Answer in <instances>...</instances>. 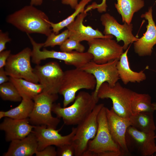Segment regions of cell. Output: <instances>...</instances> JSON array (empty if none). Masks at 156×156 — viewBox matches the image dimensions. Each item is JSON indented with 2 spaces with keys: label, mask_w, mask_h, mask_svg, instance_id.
Listing matches in <instances>:
<instances>
[{
  "label": "cell",
  "mask_w": 156,
  "mask_h": 156,
  "mask_svg": "<svg viewBox=\"0 0 156 156\" xmlns=\"http://www.w3.org/2000/svg\"><path fill=\"white\" fill-rule=\"evenodd\" d=\"M104 106L97 117L98 128L95 136L89 142L83 156H120L124 155L120 146L113 139L108 126Z\"/></svg>",
  "instance_id": "cell-3"
},
{
  "label": "cell",
  "mask_w": 156,
  "mask_h": 156,
  "mask_svg": "<svg viewBox=\"0 0 156 156\" xmlns=\"http://www.w3.org/2000/svg\"><path fill=\"white\" fill-rule=\"evenodd\" d=\"M11 40V39L9 37L8 33L6 32L3 33L1 30L0 31V52L5 49L6 44Z\"/></svg>",
  "instance_id": "cell-34"
},
{
  "label": "cell",
  "mask_w": 156,
  "mask_h": 156,
  "mask_svg": "<svg viewBox=\"0 0 156 156\" xmlns=\"http://www.w3.org/2000/svg\"><path fill=\"white\" fill-rule=\"evenodd\" d=\"M57 156H73L75 155V149L72 144L65 145L58 147Z\"/></svg>",
  "instance_id": "cell-31"
},
{
  "label": "cell",
  "mask_w": 156,
  "mask_h": 156,
  "mask_svg": "<svg viewBox=\"0 0 156 156\" xmlns=\"http://www.w3.org/2000/svg\"><path fill=\"white\" fill-rule=\"evenodd\" d=\"M34 71L43 86L42 92L50 94L58 93L64 71L57 62L52 61L42 66L36 65Z\"/></svg>",
  "instance_id": "cell-11"
},
{
  "label": "cell",
  "mask_w": 156,
  "mask_h": 156,
  "mask_svg": "<svg viewBox=\"0 0 156 156\" xmlns=\"http://www.w3.org/2000/svg\"><path fill=\"white\" fill-rule=\"evenodd\" d=\"M153 106L154 109L155 111L156 110V103H153Z\"/></svg>",
  "instance_id": "cell-39"
},
{
  "label": "cell",
  "mask_w": 156,
  "mask_h": 156,
  "mask_svg": "<svg viewBox=\"0 0 156 156\" xmlns=\"http://www.w3.org/2000/svg\"><path fill=\"white\" fill-rule=\"evenodd\" d=\"M10 50L3 51L0 52V68L5 65L7 61L11 54Z\"/></svg>",
  "instance_id": "cell-35"
},
{
  "label": "cell",
  "mask_w": 156,
  "mask_h": 156,
  "mask_svg": "<svg viewBox=\"0 0 156 156\" xmlns=\"http://www.w3.org/2000/svg\"><path fill=\"white\" fill-rule=\"evenodd\" d=\"M129 47L130 46L122 53L117 64L120 78L125 85L129 82L140 83L146 79L143 70L137 72L131 68L127 56Z\"/></svg>",
  "instance_id": "cell-21"
},
{
  "label": "cell",
  "mask_w": 156,
  "mask_h": 156,
  "mask_svg": "<svg viewBox=\"0 0 156 156\" xmlns=\"http://www.w3.org/2000/svg\"><path fill=\"white\" fill-rule=\"evenodd\" d=\"M69 33L67 29L60 34H56L52 32L48 36L45 42L43 43L44 47H53L56 45L60 46L69 38Z\"/></svg>",
  "instance_id": "cell-29"
},
{
  "label": "cell",
  "mask_w": 156,
  "mask_h": 156,
  "mask_svg": "<svg viewBox=\"0 0 156 156\" xmlns=\"http://www.w3.org/2000/svg\"><path fill=\"white\" fill-rule=\"evenodd\" d=\"M106 111L108 126L113 139L120 146L124 155H129L130 153L125 139L127 129L131 126L129 119L119 116L112 108L106 107Z\"/></svg>",
  "instance_id": "cell-16"
},
{
  "label": "cell",
  "mask_w": 156,
  "mask_h": 156,
  "mask_svg": "<svg viewBox=\"0 0 156 156\" xmlns=\"http://www.w3.org/2000/svg\"><path fill=\"white\" fill-rule=\"evenodd\" d=\"M6 21L27 34L39 33L48 36L52 31L46 14L31 5L8 15Z\"/></svg>",
  "instance_id": "cell-1"
},
{
  "label": "cell",
  "mask_w": 156,
  "mask_h": 156,
  "mask_svg": "<svg viewBox=\"0 0 156 156\" xmlns=\"http://www.w3.org/2000/svg\"><path fill=\"white\" fill-rule=\"evenodd\" d=\"M31 52L30 48L26 47L17 54H11L5 66L8 75L38 83V79L31 64Z\"/></svg>",
  "instance_id": "cell-9"
},
{
  "label": "cell",
  "mask_w": 156,
  "mask_h": 156,
  "mask_svg": "<svg viewBox=\"0 0 156 156\" xmlns=\"http://www.w3.org/2000/svg\"><path fill=\"white\" fill-rule=\"evenodd\" d=\"M92 0H81L76 7L74 12L66 19L57 23L49 21L52 30L55 34H58L59 31L73 22L75 18L80 13L85 10L86 5Z\"/></svg>",
  "instance_id": "cell-27"
},
{
  "label": "cell",
  "mask_w": 156,
  "mask_h": 156,
  "mask_svg": "<svg viewBox=\"0 0 156 156\" xmlns=\"http://www.w3.org/2000/svg\"><path fill=\"white\" fill-rule=\"evenodd\" d=\"M34 126L32 132L36 135L38 141V151H41L49 146L54 145L59 147L72 144L76 130V127H73L69 134L62 136L59 132L63 126L57 130L44 125Z\"/></svg>",
  "instance_id": "cell-14"
},
{
  "label": "cell",
  "mask_w": 156,
  "mask_h": 156,
  "mask_svg": "<svg viewBox=\"0 0 156 156\" xmlns=\"http://www.w3.org/2000/svg\"><path fill=\"white\" fill-rule=\"evenodd\" d=\"M155 140H156V134H155Z\"/></svg>",
  "instance_id": "cell-40"
},
{
  "label": "cell",
  "mask_w": 156,
  "mask_h": 156,
  "mask_svg": "<svg viewBox=\"0 0 156 156\" xmlns=\"http://www.w3.org/2000/svg\"><path fill=\"white\" fill-rule=\"evenodd\" d=\"M104 106L103 103L96 105L88 116L77 125L72 142L75 149V156H83L89 142L95 136L98 128V116Z\"/></svg>",
  "instance_id": "cell-8"
},
{
  "label": "cell",
  "mask_w": 156,
  "mask_h": 156,
  "mask_svg": "<svg viewBox=\"0 0 156 156\" xmlns=\"http://www.w3.org/2000/svg\"><path fill=\"white\" fill-rule=\"evenodd\" d=\"M106 1V0H102L101 3L99 4H98L96 2H94L92 4L88 6L84 11L87 12L92 10L96 9L99 13H101L105 12L107 7Z\"/></svg>",
  "instance_id": "cell-32"
},
{
  "label": "cell",
  "mask_w": 156,
  "mask_h": 156,
  "mask_svg": "<svg viewBox=\"0 0 156 156\" xmlns=\"http://www.w3.org/2000/svg\"><path fill=\"white\" fill-rule=\"evenodd\" d=\"M153 112H144L132 114L129 118L131 126L145 132L155 131Z\"/></svg>",
  "instance_id": "cell-24"
},
{
  "label": "cell",
  "mask_w": 156,
  "mask_h": 156,
  "mask_svg": "<svg viewBox=\"0 0 156 156\" xmlns=\"http://www.w3.org/2000/svg\"></svg>",
  "instance_id": "cell-41"
},
{
  "label": "cell",
  "mask_w": 156,
  "mask_h": 156,
  "mask_svg": "<svg viewBox=\"0 0 156 156\" xmlns=\"http://www.w3.org/2000/svg\"><path fill=\"white\" fill-rule=\"evenodd\" d=\"M100 20L102 25L104 27L103 34L104 35L114 36L118 42L122 41L124 50H126L129 45L137 40L138 38L132 33L133 26L131 23L128 24L124 23L121 25L116 19L108 13L103 14Z\"/></svg>",
  "instance_id": "cell-15"
},
{
  "label": "cell",
  "mask_w": 156,
  "mask_h": 156,
  "mask_svg": "<svg viewBox=\"0 0 156 156\" xmlns=\"http://www.w3.org/2000/svg\"><path fill=\"white\" fill-rule=\"evenodd\" d=\"M43 0H31L30 5H40L42 4Z\"/></svg>",
  "instance_id": "cell-38"
},
{
  "label": "cell",
  "mask_w": 156,
  "mask_h": 156,
  "mask_svg": "<svg viewBox=\"0 0 156 156\" xmlns=\"http://www.w3.org/2000/svg\"><path fill=\"white\" fill-rule=\"evenodd\" d=\"M118 59H116L102 64H97L92 60L80 68L92 74L94 77L96 85L92 92L94 97H97L98 90L101 86L106 82L109 85L114 86L120 79L117 68Z\"/></svg>",
  "instance_id": "cell-12"
},
{
  "label": "cell",
  "mask_w": 156,
  "mask_h": 156,
  "mask_svg": "<svg viewBox=\"0 0 156 156\" xmlns=\"http://www.w3.org/2000/svg\"><path fill=\"white\" fill-rule=\"evenodd\" d=\"M132 114L144 112H153L155 110L151 102V98L148 94L133 92L131 103Z\"/></svg>",
  "instance_id": "cell-26"
},
{
  "label": "cell",
  "mask_w": 156,
  "mask_h": 156,
  "mask_svg": "<svg viewBox=\"0 0 156 156\" xmlns=\"http://www.w3.org/2000/svg\"><path fill=\"white\" fill-rule=\"evenodd\" d=\"M36 156H56L57 151L52 146H47L41 151H37L35 153Z\"/></svg>",
  "instance_id": "cell-33"
},
{
  "label": "cell",
  "mask_w": 156,
  "mask_h": 156,
  "mask_svg": "<svg viewBox=\"0 0 156 156\" xmlns=\"http://www.w3.org/2000/svg\"><path fill=\"white\" fill-rule=\"evenodd\" d=\"M58 98L57 94L43 92L36 96L33 99L34 107L28 118L29 123L33 125H44L56 129L60 119L53 117L51 112L53 104Z\"/></svg>",
  "instance_id": "cell-7"
},
{
  "label": "cell",
  "mask_w": 156,
  "mask_h": 156,
  "mask_svg": "<svg viewBox=\"0 0 156 156\" xmlns=\"http://www.w3.org/2000/svg\"><path fill=\"white\" fill-rule=\"evenodd\" d=\"M155 131L145 132L131 126L127 128L126 134V144L130 151L135 152L141 156H152L156 153Z\"/></svg>",
  "instance_id": "cell-13"
},
{
  "label": "cell",
  "mask_w": 156,
  "mask_h": 156,
  "mask_svg": "<svg viewBox=\"0 0 156 156\" xmlns=\"http://www.w3.org/2000/svg\"><path fill=\"white\" fill-rule=\"evenodd\" d=\"M80 42L69 38L60 46V49L61 51L63 52H70L75 50L79 52H83L85 48Z\"/></svg>",
  "instance_id": "cell-30"
},
{
  "label": "cell",
  "mask_w": 156,
  "mask_h": 156,
  "mask_svg": "<svg viewBox=\"0 0 156 156\" xmlns=\"http://www.w3.org/2000/svg\"><path fill=\"white\" fill-rule=\"evenodd\" d=\"M34 101L31 99H22L17 107L6 111H0V119L8 117L16 119L28 118L34 106Z\"/></svg>",
  "instance_id": "cell-25"
},
{
  "label": "cell",
  "mask_w": 156,
  "mask_h": 156,
  "mask_svg": "<svg viewBox=\"0 0 156 156\" xmlns=\"http://www.w3.org/2000/svg\"><path fill=\"white\" fill-rule=\"evenodd\" d=\"M4 118L0 124V129L5 132L7 142L22 139L33 130L34 126L29 123L28 118L16 119L8 117Z\"/></svg>",
  "instance_id": "cell-19"
},
{
  "label": "cell",
  "mask_w": 156,
  "mask_h": 156,
  "mask_svg": "<svg viewBox=\"0 0 156 156\" xmlns=\"http://www.w3.org/2000/svg\"><path fill=\"white\" fill-rule=\"evenodd\" d=\"M115 6L122 18V21L131 23L134 14L144 5V0H117Z\"/></svg>",
  "instance_id": "cell-22"
},
{
  "label": "cell",
  "mask_w": 156,
  "mask_h": 156,
  "mask_svg": "<svg viewBox=\"0 0 156 156\" xmlns=\"http://www.w3.org/2000/svg\"><path fill=\"white\" fill-rule=\"evenodd\" d=\"M62 3L64 4L69 5L73 9H75L78 4V0H62Z\"/></svg>",
  "instance_id": "cell-37"
},
{
  "label": "cell",
  "mask_w": 156,
  "mask_h": 156,
  "mask_svg": "<svg viewBox=\"0 0 156 156\" xmlns=\"http://www.w3.org/2000/svg\"><path fill=\"white\" fill-rule=\"evenodd\" d=\"M38 143L32 132L25 138L12 141L4 156H31L37 151Z\"/></svg>",
  "instance_id": "cell-20"
},
{
  "label": "cell",
  "mask_w": 156,
  "mask_h": 156,
  "mask_svg": "<svg viewBox=\"0 0 156 156\" xmlns=\"http://www.w3.org/2000/svg\"><path fill=\"white\" fill-rule=\"evenodd\" d=\"M88 52L93 56L92 60L98 64L119 60L124 52L123 46L112 38H97L88 41Z\"/></svg>",
  "instance_id": "cell-10"
},
{
  "label": "cell",
  "mask_w": 156,
  "mask_h": 156,
  "mask_svg": "<svg viewBox=\"0 0 156 156\" xmlns=\"http://www.w3.org/2000/svg\"><path fill=\"white\" fill-rule=\"evenodd\" d=\"M27 35L32 46L31 61L36 65H39L42 60L53 58L63 61L66 64L81 68L93 58L92 55L88 51L82 53L76 51H58L49 50L45 48L41 51L40 49L43 47V43H37L29 34Z\"/></svg>",
  "instance_id": "cell-5"
},
{
  "label": "cell",
  "mask_w": 156,
  "mask_h": 156,
  "mask_svg": "<svg viewBox=\"0 0 156 156\" xmlns=\"http://www.w3.org/2000/svg\"><path fill=\"white\" fill-rule=\"evenodd\" d=\"M98 100L92 93L81 91L76 96L70 106L62 107L60 103H54L52 111L57 118H62L66 125H77L90 114Z\"/></svg>",
  "instance_id": "cell-2"
},
{
  "label": "cell",
  "mask_w": 156,
  "mask_h": 156,
  "mask_svg": "<svg viewBox=\"0 0 156 156\" xmlns=\"http://www.w3.org/2000/svg\"><path fill=\"white\" fill-rule=\"evenodd\" d=\"M87 15V12L84 10L66 27L69 31V38L81 42L83 41L88 42L97 38H113L112 35H104L98 29H95L90 26L84 25L83 21Z\"/></svg>",
  "instance_id": "cell-18"
},
{
  "label": "cell",
  "mask_w": 156,
  "mask_h": 156,
  "mask_svg": "<svg viewBox=\"0 0 156 156\" xmlns=\"http://www.w3.org/2000/svg\"><path fill=\"white\" fill-rule=\"evenodd\" d=\"M3 68H0V85L9 81V77H8Z\"/></svg>",
  "instance_id": "cell-36"
},
{
  "label": "cell",
  "mask_w": 156,
  "mask_h": 156,
  "mask_svg": "<svg viewBox=\"0 0 156 156\" xmlns=\"http://www.w3.org/2000/svg\"><path fill=\"white\" fill-rule=\"evenodd\" d=\"M10 81L15 86L22 99L33 100L43 91V87L40 83H36L23 79L9 77Z\"/></svg>",
  "instance_id": "cell-23"
},
{
  "label": "cell",
  "mask_w": 156,
  "mask_h": 156,
  "mask_svg": "<svg viewBox=\"0 0 156 156\" xmlns=\"http://www.w3.org/2000/svg\"><path fill=\"white\" fill-rule=\"evenodd\" d=\"M133 91L122 86L118 82L112 86L106 82L100 87L97 93L99 99H109L112 101V108L121 117L129 119L132 114L131 103Z\"/></svg>",
  "instance_id": "cell-6"
},
{
  "label": "cell",
  "mask_w": 156,
  "mask_h": 156,
  "mask_svg": "<svg viewBox=\"0 0 156 156\" xmlns=\"http://www.w3.org/2000/svg\"><path fill=\"white\" fill-rule=\"evenodd\" d=\"M0 96L4 101L19 102L22 99L15 86L10 81L0 85Z\"/></svg>",
  "instance_id": "cell-28"
},
{
  "label": "cell",
  "mask_w": 156,
  "mask_h": 156,
  "mask_svg": "<svg viewBox=\"0 0 156 156\" xmlns=\"http://www.w3.org/2000/svg\"><path fill=\"white\" fill-rule=\"evenodd\" d=\"M96 85L94 76L80 68H75L64 71L58 92L64 97L63 107L74 102L78 91L82 89H95Z\"/></svg>",
  "instance_id": "cell-4"
},
{
  "label": "cell",
  "mask_w": 156,
  "mask_h": 156,
  "mask_svg": "<svg viewBox=\"0 0 156 156\" xmlns=\"http://www.w3.org/2000/svg\"><path fill=\"white\" fill-rule=\"evenodd\" d=\"M141 17L147 21V29L143 35L134 42V49L135 53L140 56H150L156 44V25L153 18L152 7H150Z\"/></svg>",
  "instance_id": "cell-17"
}]
</instances>
